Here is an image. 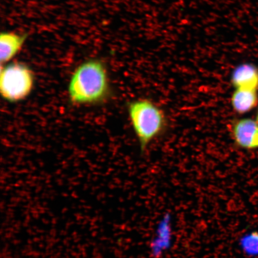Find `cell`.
Segmentation results:
<instances>
[{"label":"cell","mask_w":258,"mask_h":258,"mask_svg":"<svg viewBox=\"0 0 258 258\" xmlns=\"http://www.w3.org/2000/svg\"><path fill=\"white\" fill-rule=\"evenodd\" d=\"M107 70L101 60L91 59L74 71L68 86V95L74 105H96L110 95Z\"/></svg>","instance_id":"6da1fadb"},{"label":"cell","mask_w":258,"mask_h":258,"mask_svg":"<svg viewBox=\"0 0 258 258\" xmlns=\"http://www.w3.org/2000/svg\"><path fill=\"white\" fill-rule=\"evenodd\" d=\"M127 111L141 149L144 151L165 128V114L159 106L147 99L131 102L127 106Z\"/></svg>","instance_id":"7a4b0ae2"},{"label":"cell","mask_w":258,"mask_h":258,"mask_svg":"<svg viewBox=\"0 0 258 258\" xmlns=\"http://www.w3.org/2000/svg\"><path fill=\"white\" fill-rule=\"evenodd\" d=\"M35 77L30 67L23 63L15 62L2 67L0 73V93L6 102L23 101L31 94Z\"/></svg>","instance_id":"3957f363"},{"label":"cell","mask_w":258,"mask_h":258,"mask_svg":"<svg viewBox=\"0 0 258 258\" xmlns=\"http://www.w3.org/2000/svg\"><path fill=\"white\" fill-rule=\"evenodd\" d=\"M231 132L234 143L242 149H258V122L250 118L237 119L232 122Z\"/></svg>","instance_id":"277c9868"},{"label":"cell","mask_w":258,"mask_h":258,"mask_svg":"<svg viewBox=\"0 0 258 258\" xmlns=\"http://www.w3.org/2000/svg\"><path fill=\"white\" fill-rule=\"evenodd\" d=\"M230 81L235 89L258 91V67L251 62L237 64L232 71Z\"/></svg>","instance_id":"5b68a950"},{"label":"cell","mask_w":258,"mask_h":258,"mask_svg":"<svg viewBox=\"0 0 258 258\" xmlns=\"http://www.w3.org/2000/svg\"><path fill=\"white\" fill-rule=\"evenodd\" d=\"M27 38V35H19L10 32H2L0 36V60L2 64L8 63L19 52Z\"/></svg>","instance_id":"8992f818"},{"label":"cell","mask_w":258,"mask_h":258,"mask_svg":"<svg viewBox=\"0 0 258 258\" xmlns=\"http://www.w3.org/2000/svg\"><path fill=\"white\" fill-rule=\"evenodd\" d=\"M231 105L237 114H247L258 105L257 90L235 89L231 96Z\"/></svg>","instance_id":"52a82bcc"},{"label":"cell","mask_w":258,"mask_h":258,"mask_svg":"<svg viewBox=\"0 0 258 258\" xmlns=\"http://www.w3.org/2000/svg\"><path fill=\"white\" fill-rule=\"evenodd\" d=\"M241 249L247 256L258 257V232L253 231L243 235L240 241Z\"/></svg>","instance_id":"ba28073f"},{"label":"cell","mask_w":258,"mask_h":258,"mask_svg":"<svg viewBox=\"0 0 258 258\" xmlns=\"http://www.w3.org/2000/svg\"><path fill=\"white\" fill-rule=\"evenodd\" d=\"M167 221H163L159 227L158 233H159V237L160 238L159 240H156L154 242L153 252L156 255L160 254L161 251L165 249L164 248L168 247L169 242L167 241L164 238H166L167 240H170V228L168 224H167Z\"/></svg>","instance_id":"9c48e42d"},{"label":"cell","mask_w":258,"mask_h":258,"mask_svg":"<svg viewBox=\"0 0 258 258\" xmlns=\"http://www.w3.org/2000/svg\"><path fill=\"white\" fill-rule=\"evenodd\" d=\"M255 120L258 122V105H257V112H256V119Z\"/></svg>","instance_id":"30bf717a"}]
</instances>
